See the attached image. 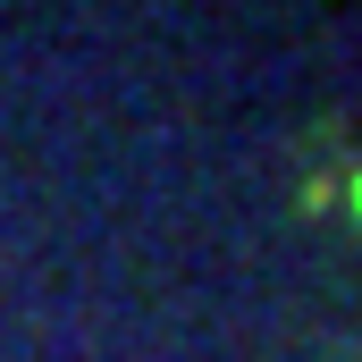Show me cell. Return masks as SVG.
<instances>
[{
  "label": "cell",
  "mask_w": 362,
  "mask_h": 362,
  "mask_svg": "<svg viewBox=\"0 0 362 362\" xmlns=\"http://www.w3.org/2000/svg\"><path fill=\"white\" fill-rule=\"evenodd\" d=\"M354 202H362V177H354Z\"/></svg>",
  "instance_id": "cell-1"
}]
</instances>
